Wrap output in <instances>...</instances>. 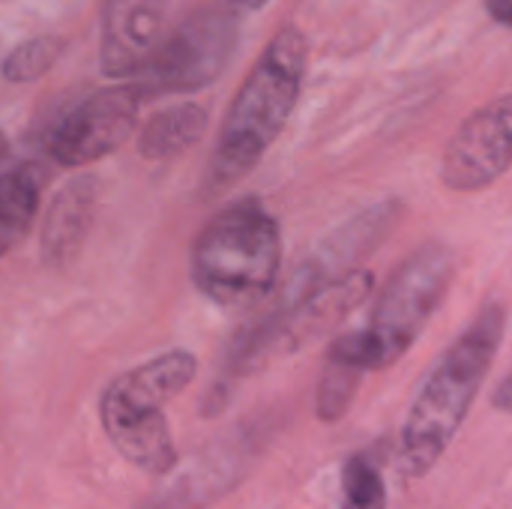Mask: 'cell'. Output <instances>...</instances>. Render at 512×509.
<instances>
[{"mask_svg":"<svg viewBox=\"0 0 512 509\" xmlns=\"http://www.w3.org/2000/svg\"><path fill=\"white\" fill-rule=\"evenodd\" d=\"M504 324V306L489 303L420 387L402 429V462L408 477H426L447 453L495 363Z\"/></svg>","mask_w":512,"mask_h":509,"instance_id":"1","label":"cell"},{"mask_svg":"<svg viewBox=\"0 0 512 509\" xmlns=\"http://www.w3.org/2000/svg\"><path fill=\"white\" fill-rule=\"evenodd\" d=\"M306 60L309 42L297 27H282L270 39L222 123L210 162V177L216 186L237 183L270 150L297 105Z\"/></svg>","mask_w":512,"mask_h":509,"instance_id":"2","label":"cell"},{"mask_svg":"<svg viewBox=\"0 0 512 509\" xmlns=\"http://www.w3.org/2000/svg\"><path fill=\"white\" fill-rule=\"evenodd\" d=\"M282 267V231L273 213L255 201L219 210L192 243V279L219 306L264 300Z\"/></svg>","mask_w":512,"mask_h":509,"instance_id":"3","label":"cell"},{"mask_svg":"<svg viewBox=\"0 0 512 509\" xmlns=\"http://www.w3.org/2000/svg\"><path fill=\"white\" fill-rule=\"evenodd\" d=\"M195 372V354L168 351L123 372L102 393V429L114 450L138 471L165 477L177 465L165 405L192 384Z\"/></svg>","mask_w":512,"mask_h":509,"instance_id":"4","label":"cell"},{"mask_svg":"<svg viewBox=\"0 0 512 509\" xmlns=\"http://www.w3.org/2000/svg\"><path fill=\"white\" fill-rule=\"evenodd\" d=\"M456 255L444 243L417 249L381 291L369 324L360 330L369 369H387L408 354L450 291Z\"/></svg>","mask_w":512,"mask_h":509,"instance_id":"5","label":"cell"},{"mask_svg":"<svg viewBox=\"0 0 512 509\" xmlns=\"http://www.w3.org/2000/svg\"><path fill=\"white\" fill-rule=\"evenodd\" d=\"M240 36L237 9L228 3L192 12L153 57L132 75L141 96L195 93L213 84L228 66Z\"/></svg>","mask_w":512,"mask_h":509,"instance_id":"6","label":"cell"},{"mask_svg":"<svg viewBox=\"0 0 512 509\" xmlns=\"http://www.w3.org/2000/svg\"><path fill=\"white\" fill-rule=\"evenodd\" d=\"M141 93L135 84L105 87L69 108L45 135V150L57 165L81 168L114 153L135 129Z\"/></svg>","mask_w":512,"mask_h":509,"instance_id":"7","label":"cell"},{"mask_svg":"<svg viewBox=\"0 0 512 509\" xmlns=\"http://www.w3.org/2000/svg\"><path fill=\"white\" fill-rule=\"evenodd\" d=\"M512 165V93L474 111L450 138L441 177L453 192H480Z\"/></svg>","mask_w":512,"mask_h":509,"instance_id":"8","label":"cell"},{"mask_svg":"<svg viewBox=\"0 0 512 509\" xmlns=\"http://www.w3.org/2000/svg\"><path fill=\"white\" fill-rule=\"evenodd\" d=\"M168 0H102V69L132 78L159 48Z\"/></svg>","mask_w":512,"mask_h":509,"instance_id":"9","label":"cell"},{"mask_svg":"<svg viewBox=\"0 0 512 509\" xmlns=\"http://www.w3.org/2000/svg\"><path fill=\"white\" fill-rule=\"evenodd\" d=\"M246 468L240 447H219L195 456L186 468H171L165 486H159L138 509H204L228 489L237 486Z\"/></svg>","mask_w":512,"mask_h":509,"instance_id":"10","label":"cell"},{"mask_svg":"<svg viewBox=\"0 0 512 509\" xmlns=\"http://www.w3.org/2000/svg\"><path fill=\"white\" fill-rule=\"evenodd\" d=\"M96 204V186L90 177H78L57 192L48 207V219L42 228V258L51 264H63L81 246L90 216Z\"/></svg>","mask_w":512,"mask_h":509,"instance_id":"11","label":"cell"},{"mask_svg":"<svg viewBox=\"0 0 512 509\" xmlns=\"http://www.w3.org/2000/svg\"><path fill=\"white\" fill-rule=\"evenodd\" d=\"M366 372H369V363H366L357 330L339 336L330 345L321 384H318V417L324 423H336L339 417H345Z\"/></svg>","mask_w":512,"mask_h":509,"instance_id":"12","label":"cell"},{"mask_svg":"<svg viewBox=\"0 0 512 509\" xmlns=\"http://www.w3.org/2000/svg\"><path fill=\"white\" fill-rule=\"evenodd\" d=\"M45 174L39 165H18L0 174V255L21 243L39 213Z\"/></svg>","mask_w":512,"mask_h":509,"instance_id":"13","label":"cell"},{"mask_svg":"<svg viewBox=\"0 0 512 509\" xmlns=\"http://www.w3.org/2000/svg\"><path fill=\"white\" fill-rule=\"evenodd\" d=\"M204 132H207V111L195 102H180L153 114L138 144L147 159H171L186 147L198 144Z\"/></svg>","mask_w":512,"mask_h":509,"instance_id":"14","label":"cell"},{"mask_svg":"<svg viewBox=\"0 0 512 509\" xmlns=\"http://www.w3.org/2000/svg\"><path fill=\"white\" fill-rule=\"evenodd\" d=\"M339 509H387L384 477L366 456L348 459L342 471V507Z\"/></svg>","mask_w":512,"mask_h":509,"instance_id":"15","label":"cell"},{"mask_svg":"<svg viewBox=\"0 0 512 509\" xmlns=\"http://www.w3.org/2000/svg\"><path fill=\"white\" fill-rule=\"evenodd\" d=\"M63 42L57 36H36L21 42L18 48H12L0 66L6 81H33L39 78L48 66H54V60L60 57Z\"/></svg>","mask_w":512,"mask_h":509,"instance_id":"16","label":"cell"},{"mask_svg":"<svg viewBox=\"0 0 512 509\" xmlns=\"http://www.w3.org/2000/svg\"><path fill=\"white\" fill-rule=\"evenodd\" d=\"M486 12L504 24V27H512V0H486Z\"/></svg>","mask_w":512,"mask_h":509,"instance_id":"17","label":"cell"},{"mask_svg":"<svg viewBox=\"0 0 512 509\" xmlns=\"http://www.w3.org/2000/svg\"><path fill=\"white\" fill-rule=\"evenodd\" d=\"M492 405H495L498 411H504V414H512V372L501 381V387L495 390Z\"/></svg>","mask_w":512,"mask_h":509,"instance_id":"18","label":"cell"},{"mask_svg":"<svg viewBox=\"0 0 512 509\" xmlns=\"http://www.w3.org/2000/svg\"><path fill=\"white\" fill-rule=\"evenodd\" d=\"M225 3H228V6H234V9L240 12V9H261V6H264V3H270V0H225Z\"/></svg>","mask_w":512,"mask_h":509,"instance_id":"19","label":"cell"},{"mask_svg":"<svg viewBox=\"0 0 512 509\" xmlns=\"http://www.w3.org/2000/svg\"><path fill=\"white\" fill-rule=\"evenodd\" d=\"M3 150H6V141H3V132H0V156H3Z\"/></svg>","mask_w":512,"mask_h":509,"instance_id":"20","label":"cell"}]
</instances>
